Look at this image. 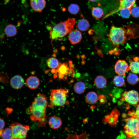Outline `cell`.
Masks as SVG:
<instances>
[{"label": "cell", "mask_w": 139, "mask_h": 139, "mask_svg": "<svg viewBox=\"0 0 139 139\" xmlns=\"http://www.w3.org/2000/svg\"><path fill=\"white\" fill-rule=\"evenodd\" d=\"M126 28L112 26L108 37L113 45L118 47L120 45L126 42L129 39L136 38V30L132 24H129Z\"/></svg>", "instance_id": "1"}, {"label": "cell", "mask_w": 139, "mask_h": 139, "mask_svg": "<svg viewBox=\"0 0 139 139\" xmlns=\"http://www.w3.org/2000/svg\"><path fill=\"white\" fill-rule=\"evenodd\" d=\"M48 105L46 97L45 95L38 93L30 106L28 111L30 112V118L32 120L38 121V124H45L46 110Z\"/></svg>", "instance_id": "2"}, {"label": "cell", "mask_w": 139, "mask_h": 139, "mask_svg": "<svg viewBox=\"0 0 139 139\" xmlns=\"http://www.w3.org/2000/svg\"><path fill=\"white\" fill-rule=\"evenodd\" d=\"M75 23V19L69 18L55 26L49 33L51 40H59L66 36L73 30Z\"/></svg>", "instance_id": "3"}, {"label": "cell", "mask_w": 139, "mask_h": 139, "mask_svg": "<svg viewBox=\"0 0 139 139\" xmlns=\"http://www.w3.org/2000/svg\"><path fill=\"white\" fill-rule=\"evenodd\" d=\"M69 92L67 89L60 88L53 89L50 92V102L48 106H63L66 103V97Z\"/></svg>", "instance_id": "4"}, {"label": "cell", "mask_w": 139, "mask_h": 139, "mask_svg": "<svg viewBox=\"0 0 139 139\" xmlns=\"http://www.w3.org/2000/svg\"><path fill=\"white\" fill-rule=\"evenodd\" d=\"M128 114L131 117L125 119L126 124L124 129L127 136L131 138L135 136L139 130L138 117L135 114L134 111H129Z\"/></svg>", "instance_id": "5"}, {"label": "cell", "mask_w": 139, "mask_h": 139, "mask_svg": "<svg viewBox=\"0 0 139 139\" xmlns=\"http://www.w3.org/2000/svg\"><path fill=\"white\" fill-rule=\"evenodd\" d=\"M10 127L12 131L11 139H26L29 128L28 125H23L15 122L12 124Z\"/></svg>", "instance_id": "6"}, {"label": "cell", "mask_w": 139, "mask_h": 139, "mask_svg": "<svg viewBox=\"0 0 139 139\" xmlns=\"http://www.w3.org/2000/svg\"><path fill=\"white\" fill-rule=\"evenodd\" d=\"M136 0H119V6L117 8L111 11L105 15L102 18V20L108 17L111 15L119 11L121 9L125 8L131 9L136 5L135 3Z\"/></svg>", "instance_id": "7"}, {"label": "cell", "mask_w": 139, "mask_h": 139, "mask_svg": "<svg viewBox=\"0 0 139 139\" xmlns=\"http://www.w3.org/2000/svg\"><path fill=\"white\" fill-rule=\"evenodd\" d=\"M122 99L123 101L135 106L139 102L138 94L135 90L125 91L123 95Z\"/></svg>", "instance_id": "8"}, {"label": "cell", "mask_w": 139, "mask_h": 139, "mask_svg": "<svg viewBox=\"0 0 139 139\" xmlns=\"http://www.w3.org/2000/svg\"><path fill=\"white\" fill-rule=\"evenodd\" d=\"M116 73L121 76H125L127 71L130 70L129 66L126 61L119 60L116 63L114 66Z\"/></svg>", "instance_id": "9"}, {"label": "cell", "mask_w": 139, "mask_h": 139, "mask_svg": "<svg viewBox=\"0 0 139 139\" xmlns=\"http://www.w3.org/2000/svg\"><path fill=\"white\" fill-rule=\"evenodd\" d=\"M69 71V68L67 64L64 63L59 64L56 69L52 70L51 72L53 73H57L59 78L62 79L67 75Z\"/></svg>", "instance_id": "10"}, {"label": "cell", "mask_w": 139, "mask_h": 139, "mask_svg": "<svg viewBox=\"0 0 139 139\" xmlns=\"http://www.w3.org/2000/svg\"><path fill=\"white\" fill-rule=\"evenodd\" d=\"M30 4L34 12H40L45 7L46 1V0H30Z\"/></svg>", "instance_id": "11"}, {"label": "cell", "mask_w": 139, "mask_h": 139, "mask_svg": "<svg viewBox=\"0 0 139 139\" xmlns=\"http://www.w3.org/2000/svg\"><path fill=\"white\" fill-rule=\"evenodd\" d=\"M24 82V80L22 76L17 75L12 77L10 81V84L13 89H19L23 86Z\"/></svg>", "instance_id": "12"}, {"label": "cell", "mask_w": 139, "mask_h": 139, "mask_svg": "<svg viewBox=\"0 0 139 139\" xmlns=\"http://www.w3.org/2000/svg\"><path fill=\"white\" fill-rule=\"evenodd\" d=\"M82 38V34L78 30H73L69 33L68 39L71 44L73 45L79 43Z\"/></svg>", "instance_id": "13"}, {"label": "cell", "mask_w": 139, "mask_h": 139, "mask_svg": "<svg viewBox=\"0 0 139 139\" xmlns=\"http://www.w3.org/2000/svg\"><path fill=\"white\" fill-rule=\"evenodd\" d=\"M26 83L27 86L29 88L34 89L38 87L40 84V81L37 77L32 76L27 79Z\"/></svg>", "instance_id": "14"}, {"label": "cell", "mask_w": 139, "mask_h": 139, "mask_svg": "<svg viewBox=\"0 0 139 139\" xmlns=\"http://www.w3.org/2000/svg\"><path fill=\"white\" fill-rule=\"evenodd\" d=\"M50 127L53 129H56L61 126L62 122L61 119L57 116H53L51 117L48 121Z\"/></svg>", "instance_id": "15"}, {"label": "cell", "mask_w": 139, "mask_h": 139, "mask_svg": "<svg viewBox=\"0 0 139 139\" xmlns=\"http://www.w3.org/2000/svg\"><path fill=\"white\" fill-rule=\"evenodd\" d=\"M4 32L8 37H12L15 36L17 33V29L16 27L12 24H10L5 27Z\"/></svg>", "instance_id": "16"}, {"label": "cell", "mask_w": 139, "mask_h": 139, "mask_svg": "<svg viewBox=\"0 0 139 139\" xmlns=\"http://www.w3.org/2000/svg\"><path fill=\"white\" fill-rule=\"evenodd\" d=\"M107 82V80L102 75H99L95 79L94 83L97 88L101 89L106 86Z\"/></svg>", "instance_id": "17"}, {"label": "cell", "mask_w": 139, "mask_h": 139, "mask_svg": "<svg viewBox=\"0 0 139 139\" xmlns=\"http://www.w3.org/2000/svg\"><path fill=\"white\" fill-rule=\"evenodd\" d=\"M98 99V97L97 93L94 91H91L86 94L85 100L87 103L91 105L95 103Z\"/></svg>", "instance_id": "18"}, {"label": "cell", "mask_w": 139, "mask_h": 139, "mask_svg": "<svg viewBox=\"0 0 139 139\" xmlns=\"http://www.w3.org/2000/svg\"><path fill=\"white\" fill-rule=\"evenodd\" d=\"M86 86L85 84L81 81L76 82L73 86V90L75 92L79 94L84 92L85 90Z\"/></svg>", "instance_id": "19"}, {"label": "cell", "mask_w": 139, "mask_h": 139, "mask_svg": "<svg viewBox=\"0 0 139 139\" xmlns=\"http://www.w3.org/2000/svg\"><path fill=\"white\" fill-rule=\"evenodd\" d=\"M89 22L87 20L84 19L80 20L77 24V28L79 30L82 31H87L89 29Z\"/></svg>", "instance_id": "20"}, {"label": "cell", "mask_w": 139, "mask_h": 139, "mask_svg": "<svg viewBox=\"0 0 139 139\" xmlns=\"http://www.w3.org/2000/svg\"><path fill=\"white\" fill-rule=\"evenodd\" d=\"M134 60V61L131 62L130 64V69L134 73L139 74V58L135 57Z\"/></svg>", "instance_id": "21"}, {"label": "cell", "mask_w": 139, "mask_h": 139, "mask_svg": "<svg viewBox=\"0 0 139 139\" xmlns=\"http://www.w3.org/2000/svg\"><path fill=\"white\" fill-rule=\"evenodd\" d=\"M91 13L92 16L96 20L101 18L103 15V10L102 8L99 7H92Z\"/></svg>", "instance_id": "22"}, {"label": "cell", "mask_w": 139, "mask_h": 139, "mask_svg": "<svg viewBox=\"0 0 139 139\" xmlns=\"http://www.w3.org/2000/svg\"><path fill=\"white\" fill-rule=\"evenodd\" d=\"M112 113V116L111 118L106 120L105 122L106 123H108L111 126H114L116 125L119 113L118 111L114 110Z\"/></svg>", "instance_id": "23"}, {"label": "cell", "mask_w": 139, "mask_h": 139, "mask_svg": "<svg viewBox=\"0 0 139 139\" xmlns=\"http://www.w3.org/2000/svg\"><path fill=\"white\" fill-rule=\"evenodd\" d=\"M0 137L2 139H11L12 131L11 128L7 127L1 131Z\"/></svg>", "instance_id": "24"}, {"label": "cell", "mask_w": 139, "mask_h": 139, "mask_svg": "<svg viewBox=\"0 0 139 139\" xmlns=\"http://www.w3.org/2000/svg\"><path fill=\"white\" fill-rule=\"evenodd\" d=\"M47 63L48 67L52 69H56L59 65L58 59L53 57H50L48 58Z\"/></svg>", "instance_id": "25"}, {"label": "cell", "mask_w": 139, "mask_h": 139, "mask_svg": "<svg viewBox=\"0 0 139 139\" xmlns=\"http://www.w3.org/2000/svg\"><path fill=\"white\" fill-rule=\"evenodd\" d=\"M113 82L114 84L118 87L124 86L125 84L124 78L120 75H117L115 77Z\"/></svg>", "instance_id": "26"}, {"label": "cell", "mask_w": 139, "mask_h": 139, "mask_svg": "<svg viewBox=\"0 0 139 139\" xmlns=\"http://www.w3.org/2000/svg\"><path fill=\"white\" fill-rule=\"evenodd\" d=\"M139 80L137 75L131 73L128 75L127 77V81L130 84L134 85L136 84Z\"/></svg>", "instance_id": "27"}, {"label": "cell", "mask_w": 139, "mask_h": 139, "mask_svg": "<svg viewBox=\"0 0 139 139\" xmlns=\"http://www.w3.org/2000/svg\"><path fill=\"white\" fill-rule=\"evenodd\" d=\"M66 139H89L88 135L84 133L80 135L70 134Z\"/></svg>", "instance_id": "28"}, {"label": "cell", "mask_w": 139, "mask_h": 139, "mask_svg": "<svg viewBox=\"0 0 139 139\" xmlns=\"http://www.w3.org/2000/svg\"><path fill=\"white\" fill-rule=\"evenodd\" d=\"M120 16L124 18H128L130 17L131 13V9L126 8H123L119 11Z\"/></svg>", "instance_id": "29"}, {"label": "cell", "mask_w": 139, "mask_h": 139, "mask_svg": "<svg viewBox=\"0 0 139 139\" xmlns=\"http://www.w3.org/2000/svg\"><path fill=\"white\" fill-rule=\"evenodd\" d=\"M68 11L72 14H76L79 11V6L76 4H72L70 5L68 8Z\"/></svg>", "instance_id": "30"}, {"label": "cell", "mask_w": 139, "mask_h": 139, "mask_svg": "<svg viewBox=\"0 0 139 139\" xmlns=\"http://www.w3.org/2000/svg\"><path fill=\"white\" fill-rule=\"evenodd\" d=\"M131 14L132 16L135 18L139 17V7L134 6L131 8Z\"/></svg>", "instance_id": "31"}, {"label": "cell", "mask_w": 139, "mask_h": 139, "mask_svg": "<svg viewBox=\"0 0 139 139\" xmlns=\"http://www.w3.org/2000/svg\"><path fill=\"white\" fill-rule=\"evenodd\" d=\"M5 126V123L4 120L0 118V131L3 129Z\"/></svg>", "instance_id": "32"}, {"label": "cell", "mask_w": 139, "mask_h": 139, "mask_svg": "<svg viewBox=\"0 0 139 139\" xmlns=\"http://www.w3.org/2000/svg\"><path fill=\"white\" fill-rule=\"evenodd\" d=\"M136 107L135 112V114L138 117H139V102L135 106Z\"/></svg>", "instance_id": "33"}, {"label": "cell", "mask_w": 139, "mask_h": 139, "mask_svg": "<svg viewBox=\"0 0 139 139\" xmlns=\"http://www.w3.org/2000/svg\"><path fill=\"white\" fill-rule=\"evenodd\" d=\"M128 139H139V137L137 135L131 138H128Z\"/></svg>", "instance_id": "34"}, {"label": "cell", "mask_w": 139, "mask_h": 139, "mask_svg": "<svg viewBox=\"0 0 139 139\" xmlns=\"http://www.w3.org/2000/svg\"><path fill=\"white\" fill-rule=\"evenodd\" d=\"M92 2H94L98 0H88Z\"/></svg>", "instance_id": "35"}, {"label": "cell", "mask_w": 139, "mask_h": 139, "mask_svg": "<svg viewBox=\"0 0 139 139\" xmlns=\"http://www.w3.org/2000/svg\"><path fill=\"white\" fill-rule=\"evenodd\" d=\"M138 127L139 128V117H138Z\"/></svg>", "instance_id": "36"}]
</instances>
